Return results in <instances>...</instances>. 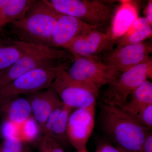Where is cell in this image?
I'll return each instance as SVG.
<instances>
[{"label":"cell","mask_w":152,"mask_h":152,"mask_svg":"<svg viewBox=\"0 0 152 152\" xmlns=\"http://www.w3.org/2000/svg\"><path fill=\"white\" fill-rule=\"evenodd\" d=\"M121 108L125 112L134 116L141 110L148 105L152 104V83L147 80L140 86L131 94Z\"/></svg>","instance_id":"ac0fdd59"},{"label":"cell","mask_w":152,"mask_h":152,"mask_svg":"<svg viewBox=\"0 0 152 152\" xmlns=\"http://www.w3.org/2000/svg\"><path fill=\"white\" fill-rule=\"evenodd\" d=\"M61 14L47 0L33 1L24 17L12 23L13 31L21 41L52 48L53 34Z\"/></svg>","instance_id":"7a4b0ae2"},{"label":"cell","mask_w":152,"mask_h":152,"mask_svg":"<svg viewBox=\"0 0 152 152\" xmlns=\"http://www.w3.org/2000/svg\"><path fill=\"white\" fill-rule=\"evenodd\" d=\"M119 1V5L112 18L110 26L106 32L115 44L138 18L140 9L137 1L122 0Z\"/></svg>","instance_id":"4fadbf2b"},{"label":"cell","mask_w":152,"mask_h":152,"mask_svg":"<svg viewBox=\"0 0 152 152\" xmlns=\"http://www.w3.org/2000/svg\"><path fill=\"white\" fill-rule=\"evenodd\" d=\"M64 104L57 108L41 127L43 135L50 138L63 147L70 144L67 134L68 119L73 111Z\"/></svg>","instance_id":"9a60e30c"},{"label":"cell","mask_w":152,"mask_h":152,"mask_svg":"<svg viewBox=\"0 0 152 152\" xmlns=\"http://www.w3.org/2000/svg\"><path fill=\"white\" fill-rule=\"evenodd\" d=\"M67 69L60 71L51 86L62 103L72 110L88 107L96 104L99 91L72 78Z\"/></svg>","instance_id":"ba28073f"},{"label":"cell","mask_w":152,"mask_h":152,"mask_svg":"<svg viewBox=\"0 0 152 152\" xmlns=\"http://www.w3.org/2000/svg\"><path fill=\"white\" fill-rule=\"evenodd\" d=\"M60 14L80 19L87 24L99 27L111 20L115 10L100 0H47Z\"/></svg>","instance_id":"3957f363"},{"label":"cell","mask_w":152,"mask_h":152,"mask_svg":"<svg viewBox=\"0 0 152 152\" xmlns=\"http://www.w3.org/2000/svg\"><path fill=\"white\" fill-rule=\"evenodd\" d=\"M152 78V59L149 57L137 65L121 73L115 81L108 86L102 96L103 103L121 107L143 82Z\"/></svg>","instance_id":"277c9868"},{"label":"cell","mask_w":152,"mask_h":152,"mask_svg":"<svg viewBox=\"0 0 152 152\" xmlns=\"http://www.w3.org/2000/svg\"><path fill=\"white\" fill-rule=\"evenodd\" d=\"M32 1L7 0L0 11V30L7 24L21 19L27 12Z\"/></svg>","instance_id":"d6986e66"},{"label":"cell","mask_w":152,"mask_h":152,"mask_svg":"<svg viewBox=\"0 0 152 152\" xmlns=\"http://www.w3.org/2000/svg\"><path fill=\"white\" fill-rule=\"evenodd\" d=\"M33 117L40 129L49 117L62 104L59 97L52 86L26 96Z\"/></svg>","instance_id":"5bb4252c"},{"label":"cell","mask_w":152,"mask_h":152,"mask_svg":"<svg viewBox=\"0 0 152 152\" xmlns=\"http://www.w3.org/2000/svg\"><path fill=\"white\" fill-rule=\"evenodd\" d=\"M40 129L33 116L21 124H19L18 138L22 142H31L39 138Z\"/></svg>","instance_id":"44dd1931"},{"label":"cell","mask_w":152,"mask_h":152,"mask_svg":"<svg viewBox=\"0 0 152 152\" xmlns=\"http://www.w3.org/2000/svg\"><path fill=\"white\" fill-rule=\"evenodd\" d=\"M96 104L88 107L75 109L68 119L67 134L70 144L77 151L86 149L94 130Z\"/></svg>","instance_id":"9c48e42d"},{"label":"cell","mask_w":152,"mask_h":152,"mask_svg":"<svg viewBox=\"0 0 152 152\" xmlns=\"http://www.w3.org/2000/svg\"><path fill=\"white\" fill-rule=\"evenodd\" d=\"M145 18L147 19L150 25L152 26V1H149L144 10Z\"/></svg>","instance_id":"83f0119b"},{"label":"cell","mask_w":152,"mask_h":152,"mask_svg":"<svg viewBox=\"0 0 152 152\" xmlns=\"http://www.w3.org/2000/svg\"><path fill=\"white\" fill-rule=\"evenodd\" d=\"M0 114L4 120L21 124L32 116L29 103L20 96L0 100Z\"/></svg>","instance_id":"e0dca14e"},{"label":"cell","mask_w":152,"mask_h":152,"mask_svg":"<svg viewBox=\"0 0 152 152\" xmlns=\"http://www.w3.org/2000/svg\"><path fill=\"white\" fill-rule=\"evenodd\" d=\"M66 63L50 68L36 69L22 75L0 88V100L11 97L26 96L51 86L60 71L67 69Z\"/></svg>","instance_id":"52a82bcc"},{"label":"cell","mask_w":152,"mask_h":152,"mask_svg":"<svg viewBox=\"0 0 152 152\" xmlns=\"http://www.w3.org/2000/svg\"><path fill=\"white\" fill-rule=\"evenodd\" d=\"M7 70H0V78L2 76L7 72Z\"/></svg>","instance_id":"f546056e"},{"label":"cell","mask_w":152,"mask_h":152,"mask_svg":"<svg viewBox=\"0 0 152 152\" xmlns=\"http://www.w3.org/2000/svg\"><path fill=\"white\" fill-rule=\"evenodd\" d=\"M140 152H152V134L151 132L142 145Z\"/></svg>","instance_id":"4316f807"},{"label":"cell","mask_w":152,"mask_h":152,"mask_svg":"<svg viewBox=\"0 0 152 152\" xmlns=\"http://www.w3.org/2000/svg\"><path fill=\"white\" fill-rule=\"evenodd\" d=\"M6 1H7V0H0V11Z\"/></svg>","instance_id":"f1b7e54d"},{"label":"cell","mask_w":152,"mask_h":152,"mask_svg":"<svg viewBox=\"0 0 152 152\" xmlns=\"http://www.w3.org/2000/svg\"><path fill=\"white\" fill-rule=\"evenodd\" d=\"M37 140L38 152H65L58 143L49 137L42 135Z\"/></svg>","instance_id":"7402d4cb"},{"label":"cell","mask_w":152,"mask_h":152,"mask_svg":"<svg viewBox=\"0 0 152 152\" xmlns=\"http://www.w3.org/2000/svg\"><path fill=\"white\" fill-rule=\"evenodd\" d=\"M76 152H88L87 151V149L85 150H79V151H77Z\"/></svg>","instance_id":"4dcf8cb0"},{"label":"cell","mask_w":152,"mask_h":152,"mask_svg":"<svg viewBox=\"0 0 152 152\" xmlns=\"http://www.w3.org/2000/svg\"><path fill=\"white\" fill-rule=\"evenodd\" d=\"M72 59L65 50L42 46L35 51L24 56L8 69L0 78V88L22 75L41 68L54 67L59 65L58 60Z\"/></svg>","instance_id":"8992f818"},{"label":"cell","mask_w":152,"mask_h":152,"mask_svg":"<svg viewBox=\"0 0 152 152\" xmlns=\"http://www.w3.org/2000/svg\"></svg>","instance_id":"1f68e13d"},{"label":"cell","mask_w":152,"mask_h":152,"mask_svg":"<svg viewBox=\"0 0 152 152\" xmlns=\"http://www.w3.org/2000/svg\"><path fill=\"white\" fill-rule=\"evenodd\" d=\"M42 47L21 40L0 41V70H7L21 58Z\"/></svg>","instance_id":"2e32d148"},{"label":"cell","mask_w":152,"mask_h":152,"mask_svg":"<svg viewBox=\"0 0 152 152\" xmlns=\"http://www.w3.org/2000/svg\"><path fill=\"white\" fill-rule=\"evenodd\" d=\"M152 26L148 25L140 29H129L127 32L117 41V47L125 45L140 43L151 37Z\"/></svg>","instance_id":"ffe728a7"},{"label":"cell","mask_w":152,"mask_h":152,"mask_svg":"<svg viewBox=\"0 0 152 152\" xmlns=\"http://www.w3.org/2000/svg\"><path fill=\"white\" fill-rule=\"evenodd\" d=\"M95 152H124L109 142L104 140H100L97 145Z\"/></svg>","instance_id":"484cf974"},{"label":"cell","mask_w":152,"mask_h":152,"mask_svg":"<svg viewBox=\"0 0 152 152\" xmlns=\"http://www.w3.org/2000/svg\"><path fill=\"white\" fill-rule=\"evenodd\" d=\"M24 143L16 137L4 140L1 148V152H26Z\"/></svg>","instance_id":"603a6c76"},{"label":"cell","mask_w":152,"mask_h":152,"mask_svg":"<svg viewBox=\"0 0 152 152\" xmlns=\"http://www.w3.org/2000/svg\"><path fill=\"white\" fill-rule=\"evenodd\" d=\"M73 61L66 70L68 75L98 91L103 86L114 83L121 73L106 65L97 56L76 58Z\"/></svg>","instance_id":"5b68a950"},{"label":"cell","mask_w":152,"mask_h":152,"mask_svg":"<svg viewBox=\"0 0 152 152\" xmlns=\"http://www.w3.org/2000/svg\"><path fill=\"white\" fill-rule=\"evenodd\" d=\"M97 28L75 17L61 14L53 34L51 46L64 48L74 39Z\"/></svg>","instance_id":"7c38bea8"},{"label":"cell","mask_w":152,"mask_h":152,"mask_svg":"<svg viewBox=\"0 0 152 152\" xmlns=\"http://www.w3.org/2000/svg\"><path fill=\"white\" fill-rule=\"evenodd\" d=\"M19 129V124L4 120L1 129V132L4 140L13 137H18Z\"/></svg>","instance_id":"d4e9b609"},{"label":"cell","mask_w":152,"mask_h":152,"mask_svg":"<svg viewBox=\"0 0 152 152\" xmlns=\"http://www.w3.org/2000/svg\"><path fill=\"white\" fill-rule=\"evenodd\" d=\"M152 52L151 42L116 47L104 56L103 62L122 72L145 61Z\"/></svg>","instance_id":"30bf717a"},{"label":"cell","mask_w":152,"mask_h":152,"mask_svg":"<svg viewBox=\"0 0 152 152\" xmlns=\"http://www.w3.org/2000/svg\"><path fill=\"white\" fill-rule=\"evenodd\" d=\"M99 121L106 136L124 152H140L150 130L119 107L100 104Z\"/></svg>","instance_id":"6da1fadb"},{"label":"cell","mask_w":152,"mask_h":152,"mask_svg":"<svg viewBox=\"0 0 152 152\" xmlns=\"http://www.w3.org/2000/svg\"><path fill=\"white\" fill-rule=\"evenodd\" d=\"M115 44L107 33L95 29L74 39L64 49L75 59L96 56L101 53L111 50Z\"/></svg>","instance_id":"8fae6325"},{"label":"cell","mask_w":152,"mask_h":152,"mask_svg":"<svg viewBox=\"0 0 152 152\" xmlns=\"http://www.w3.org/2000/svg\"><path fill=\"white\" fill-rule=\"evenodd\" d=\"M133 116L141 124L151 130L152 128V104L147 106Z\"/></svg>","instance_id":"cb8c5ba5"}]
</instances>
